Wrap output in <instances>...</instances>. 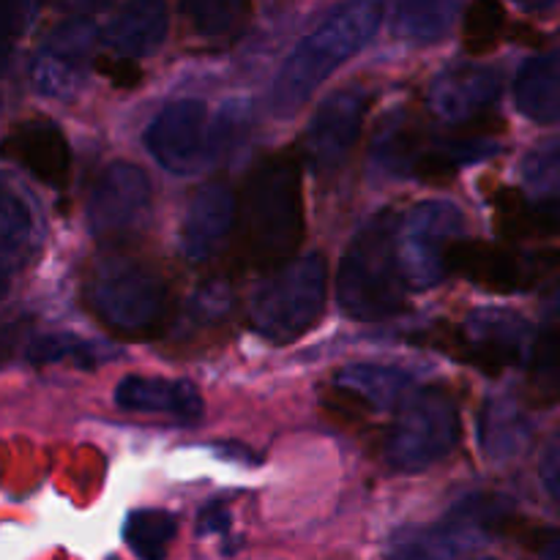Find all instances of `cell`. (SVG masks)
Returning a JSON list of instances; mask_svg holds the SVG:
<instances>
[{"mask_svg": "<svg viewBox=\"0 0 560 560\" xmlns=\"http://www.w3.org/2000/svg\"><path fill=\"white\" fill-rule=\"evenodd\" d=\"M383 5L377 0H350L328 14L299 47L293 49L279 71L271 91V109L277 115H295L306 98L353 58L381 25Z\"/></svg>", "mask_w": 560, "mask_h": 560, "instance_id": "cell-1", "label": "cell"}, {"mask_svg": "<svg viewBox=\"0 0 560 560\" xmlns=\"http://www.w3.org/2000/svg\"><path fill=\"white\" fill-rule=\"evenodd\" d=\"M246 249L257 266H284L304 238V191L293 159L277 156L249 175L238 200Z\"/></svg>", "mask_w": 560, "mask_h": 560, "instance_id": "cell-2", "label": "cell"}, {"mask_svg": "<svg viewBox=\"0 0 560 560\" xmlns=\"http://www.w3.org/2000/svg\"><path fill=\"white\" fill-rule=\"evenodd\" d=\"M397 224L392 211H381L345 249L337 299L353 320L383 323L402 310L408 282L397 260Z\"/></svg>", "mask_w": 560, "mask_h": 560, "instance_id": "cell-3", "label": "cell"}, {"mask_svg": "<svg viewBox=\"0 0 560 560\" xmlns=\"http://www.w3.org/2000/svg\"><path fill=\"white\" fill-rule=\"evenodd\" d=\"M326 257L317 252L293 257L255 290L249 304L252 326L273 345L295 342L312 331L326 312Z\"/></svg>", "mask_w": 560, "mask_h": 560, "instance_id": "cell-4", "label": "cell"}, {"mask_svg": "<svg viewBox=\"0 0 560 560\" xmlns=\"http://www.w3.org/2000/svg\"><path fill=\"white\" fill-rule=\"evenodd\" d=\"M509 498L474 492L430 525H408L388 539V560H457L479 550L506 523Z\"/></svg>", "mask_w": 560, "mask_h": 560, "instance_id": "cell-5", "label": "cell"}, {"mask_svg": "<svg viewBox=\"0 0 560 560\" xmlns=\"http://www.w3.org/2000/svg\"><path fill=\"white\" fill-rule=\"evenodd\" d=\"M93 315L118 334H145L167 310L162 277L137 260L109 257L93 268L85 288Z\"/></svg>", "mask_w": 560, "mask_h": 560, "instance_id": "cell-6", "label": "cell"}, {"mask_svg": "<svg viewBox=\"0 0 560 560\" xmlns=\"http://www.w3.org/2000/svg\"><path fill=\"white\" fill-rule=\"evenodd\" d=\"M459 443V408L448 388L432 386L416 394L394 421L386 459L394 470L419 474L443 463Z\"/></svg>", "mask_w": 560, "mask_h": 560, "instance_id": "cell-7", "label": "cell"}, {"mask_svg": "<svg viewBox=\"0 0 560 560\" xmlns=\"http://www.w3.org/2000/svg\"><path fill=\"white\" fill-rule=\"evenodd\" d=\"M465 217L446 200L419 202L397 224V260L408 288H435L446 279L448 249L459 241Z\"/></svg>", "mask_w": 560, "mask_h": 560, "instance_id": "cell-8", "label": "cell"}, {"mask_svg": "<svg viewBox=\"0 0 560 560\" xmlns=\"http://www.w3.org/2000/svg\"><path fill=\"white\" fill-rule=\"evenodd\" d=\"M448 271L470 279L490 293H517L560 271V252H514L487 241L459 238L448 249Z\"/></svg>", "mask_w": 560, "mask_h": 560, "instance_id": "cell-9", "label": "cell"}, {"mask_svg": "<svg viewBox=\"0 0 560 560\" xmlns=\"http://www.w3.org/2000/svg\"><path fill=\"white\" fill-rule=\"evenodd\" d=\"M145 148L173 175H195L217 159L208 109L197 98L167 104L145 129Z\"/></svg>", "mask_w": 560, "mask_h": 560, "instance_id": "cell-10", "label": "cell"}, {"mask_svg": "<svg viewBox=\"0 0 560 560\" xmlns=\"http://www.w3.org/2000/svg\"><path fill=\"white\" fill-rule=\"evenodd\" d=\"M151 180L131 162H109L88 195V228L96 238H120L145 222L151 208Z\"/></svg>", "mask_w": 560, "mask_h": 560, "instance_id": "cell-11", "label": "cell"}, {"mask_svg": "<svg viewBox=\"0 0 560 560\" xmlns=\"http://www.w3.org/2000/svg\"><path fill=\"white\" fill-rule=\"evenodd\" d=\"M366 107H370V96L364 88H345V91H334L315 109L306 126L304 151L317 173L337 170L350 156L364 126Z\"/></svg>", "mask_w": 560, "mask_h": 560, "instance_id": "cell-12", "label": "cell"}, {"mask_svg": "<svg viewBox=\"0 0 560 560\" xmlns=\"http://www.w3.org/2000/svg\"><path fill=\"white\" fill-rule=\"evenodd\" d=\"M525 323L501 310H481L465 320L454 337V355L468 364L498 375L509 366L520 364L525 350Z\"/></svg>", "mask_w": 560, "mask_h": 560, "instance_id": "cell-13", "label": "cell"}, {"mask_svg": "<svg viewBox=\"0 0 560 560\" xmlns=\"http://www.w3.org/2000/svg\"><path fill=\"white\" fill-rule=\"evenodd\" d=\"M0 153L49 189L69 184L71 148L52 120L33 118L16 124L0 142Z\"/></svg>", "mask_w": 560, "mask_h": 560, "instance_id": "cell-14", "label": "cell"}, {"mask_svg": "<svg viewBox=\"0 0 560 560\" xmlns=\"http://www.w3.org/2000/svg\"><path fill=\"white\" fill-rule=\"evenodd\" d=\"M238 217L233 186L208 180L191 195L180 222V249L191 262H202L222 246Z\"/></svg>", "mask_w": 560, "mask_h": 560, "instance_id": "cell-15", "label": "cell"}, {"mask_svg": "<svg viewBox=\"0 0 560 560\" xmlns=\"http://www.w3.org/2000/svg\"><path fill=\"white\" fill-rule=\"evenodd\" d=\"M501 93L498 71L485 66H452L430 88V107L446 124H465L485 113Z\"/></svg>", "mask_w": 560, "mask_h": 560, "instance_id": "cell-16", "label": "cell"}, {"mask_svg": "<svg viewBox=\"0 0 560 560\" xmlns=\"http://www.w3.org/2000/svg\"><path fill=\"white\" fill-rule=\"evenodd\" d=\"M115 402L126 413L167 416L184 424H191L202 416V397L195 383L170 381V377H124L115 388Z\"/></svg>", "mask_w": 560, "mask_h": 560, "instance_id": "cell-17", "label": "cell"}, {"mask_svg": "<svg viewBox=\"0 0 560 560\" xmlns=\"http://www.w3.org/2000/svg\"><path fill=\"white\" fill-rule=\"evenodd\" d=\"M91 44L93 33L88 25L66 27L58 38H52V44L44 49L42 58L36 60V69H33L38 91L55 98L74 96L82 85Z\"/></svg>", "mask_w": 560, "mask_h": 560, "instance_id": "cell-18", "label": "cell"}, {"mask_svg": "<svg viewBox=\"0 0 560 560\" xmlns=\"http://www.w3.org/2000/svg\"><path fill=\"white\" fill-rule=\"evenodd\" d=\"M42 244V219L36 206L14 178L0 173V260L11 268L36 255Z\"/></svg>", "mask_w": 560, "mask_h": 560, "instance_id": "cell-19", "label": "cell"}, {"mask_svg": "<svg viewBox=\"0 0 560 560\" xmlns=\"http://www.w3.org/2000/svg\"><path fill=\"white\" fill-rule=\"evenodd\" d=\"M170 14L164 0H129L107 31L109 47L124 58H140L159 49L167 36Z\"/></svg>", "mask_w": 560, "mask_h": 560, "instance_id": "cell-20", "label": "cell"}, {"mask_svg": "<svg viewBox=\"0 0 560 560\" xmlns=\"http://www.w3.org/2000/svg\"><path fill=\"white\" fill-rule=\"evenodd\" d=\"M334 386L342 397L353 399L361 408L394 410L413 386V377L399 366L353 364L339 370Z\"/></svg>", "mask_w": 560, "mask_h": 560, "instance_id": "cell-21", "label": "cell"}, {"mask_svg": "<svg viewBox=\"0 0 560 560\" xmlns=\"http://www.w3.org/2000/svg\"><path fill=\"white\" fill-rule=\"evenodd\" d=\"M517 109L534 124L550 126L560 120V55L547 52L525 60L514 82Z\"/></svg>", "mask_w": 560, "mask_h": 560, "instance_id": "cell-22", "label": "cell"}, {"mask_svg": "<svg viewBox=\"0 0 560 560\" xmlns=\"http://www.w3.org/2000/svg\"><path fill=\"white\" fill-rule=\"evenodd\" d=\"M463 0H402L394 14V33L405 42L430 44L446 36Z\"/></svg>", "mask_w": 560, "mask_h": 560, "instance_id": "cell-23", "label": "cell"}, {"mask_svg": "<svg viewBox=\"0 0 560 560\" xmlns=\"http://www.w3.org/2000/svg\"><path fill=\"white\" fill-rule=\"evenodd\" d=\"M178 534V520L162 509H137L124 523V541L137 560H164Z\"/></svg>", "mask_w": 560, "mask_h": 560, "instance_id": "cell-24", "label": "cell"}, {"mask_svg": "<svg viewBox=\"0 0 560 560\" xmlns=\"http://www.w3.org/2000/svg\"><path fill=\"white\" fill-rule=\"evenodd\" d=\"M490 153H495V142L490 140H468V137L441 140L421 151L413 175L427 180V184H441V180L452 178L463 164L479 162V159H487Z\"/></svg>", "mask_w": 560, "mask_h": 560, "instance_id": "cell-25", "label": "cell"}, {"mask_svg": "<svg viewBox=\"0 0 560 560\" xmlns=\"http://www.w3.org/2000/svg\"><path fill=\"white\" fill-rule=\"evenodd\" d=\"M498 228L512 238L525 235H560V197L528 206L514 191L498 197Z\"/></svg>", "mask_w": 560, "mask_h": 560, "instance_id": "cell-26", "label": "cell"}, {"mask_svg": "<svg viewBox=\"0 0 560 560\" xmlns=\"http://www.w3.org/2000/svg\"><path fill=\"white\" fill-rule=\"evenodd\" d=\"M528 386L539 405L560 402V320H547L530 345Z\"/></svg>", "mask_w": 560, "mask_h": 560, "instance_id": "cell-27", "label": "cell"}, {"mask_svg": "<svg viewBox=\"0 0 560 560\" xmlns=\"http://www.w3.org/2000/svg\"><path fill=\"white\" fill-rule=\"evenodd\" d=\"M424 148L419 126L397 115V118H388L377 135L375 162L394 175H413L416 162H419Z\"/></svg>", "mask_w": 560, "mask_h": 560, "instance_id": "cell-28", "label": "cell"}, {"mask_svg": "<svg viewBox=\"0 0 560 560\" xmlns=\"http://www.w3.org/2000/svg\"><path fill=\"white\" fill-rule=\"evenodd\" d=\"M506 25L501 0H474L463 16V44L470 55H487L498 47Z\"/></svg>", "mask_w": 560, "mask_h": 560, "instance_id": "cell-29", "label": "cell"}, {"mask_svg": "<svg viewBox=\"0 0 560 560\" xmlns=\"http://www.w3.org/2000/svg\"><path fill=\"white\" fill-rule=\"evenodd\" d=\"M25 361L33 366L49 364H77L93 366L96 364V348L74 334H44V337L31 339L25 345Z\"/></svg>", "mask_w": 560, "mask_h": 560, "instance_id": "cell-30", "label": "cell"}, {"mask_svg": "<svg viewBox=\"0 0 560 560\" xmlns=\"http://www.w3.org/2000/svg\"><path fill=\"white\" fill-rule=\"evenodd\" d=\"M525 438V427L520 421L517 410L506 402L487 405L485 419H481V446L490 459H506L520 448Z\"/></svg>", "mask_w": 560, "mask_h": 560, "instance_id": "cell-31", "label": "cell"}, {"mask_svg": "<svg viewBox=\"0 0 560 560\" xmlns=\"http://www.w3.org/2000/svg\"><path fill=\"white\" fill-rule=\"evenodd\" d=\"M246 0H184V11L202 36H222L238 25Z\"/></svg>", "mask_w": 560, "mask_h": 560, "instance_id": "cell-32", "label": "cell"}, {"mask_svg": "<svg viewBox=\"0 0 560 560\" xmlns=\"http://www.w3.org/2000/svg\"><path fill=\"white\" fill-rule=\"evenodd\" d=\"M96 71L118 88H135L142 80L140 66L124 55H107V58L102 55V58H96Z\"/></svg>", "mask_w": 560, "mask_h": 560, "instance_id": "cell-33", "label": "cell"}, {"mask_svg": "<svg viewBox=\"0 0 560 560\" xmlns=\"http://www.w3.org/2000/svg\"><path fill=\"white\" fill-rule=\"evenodd\" d=\"M525 175L541 186H550L552 180L560 178V148H536L525 164Z\"/></svg>", "mask_w": 560, "mask_h": 560, "instance_id": "cell-34", "label": "cell"}, {"mask_svg": "<svg viewBox=\"0 0 560 560\" xmlns=\"http://www.w3.org/2000/svg\"><path fill=\"white\" fill-rule=\"evenodd\" d=\"M539 476L547 495H550L552 501H560V430L547 441L545 452H541Z\"/></svg>", "mask_w": 560, "mask_h": 560, "instance_id": "cell-35", "label": "cell"}, {"mask_svg": "<svg viewBox=\"0 0 560 560\" xmlns=\"http://www.w3.org/2000/svg\"><path fill=\"white\" fill-rule=\"evenodd\" d=\"M230 525V512L224 503H211V506L202 512L200 517V530L202 534H224Z\"/></svg>", "mask_w": 560, "mask_h": 560, "instance_id": "cell-36", "label": "cell"}, {"mask_svg": "<svg viewBox=\"0 0 560 560\" xmlns=\"http://www.w3.org/2000/svg\"><path fill=\"white\" fill-rule=\"evenodd\" d=\"M534 547L541 560H560V530H541Z\"/></svg>", "mask_w": 560, "mask_h": 560, "instance_id": "cell-37", "label": "cell"}, {"mask_svg": "<svg viewBox=\"0 0 560 560\" xmlns=\"http://www.w3.org/2000/svg\"><path fill=\"white\" fill-rule=\"evenodd\" d=\"M16 331H20V328H16V323H9L5 328H0V361H3L5 355L11 353V348L16 345Z\"/></svg>", "mask_w": 560, "mask_h": 560, "instance_id": "cell-38", "label": "cell"}, {"mask_svg": "<svg viewBox=\"0 0 560 560\" xmlns=\"http://www.w3.org/2000/svg\"><path fill=\"white\" fill-rule=\"evenodd\" d=\"M545 315H547V320H560V284L547 293Z\"/></svg>", "mask_w": 560, "mask_h": 560, "instance_id": "cell-39", "label": "cell"}, {"mask_svg": "<svg viewBox=\"0 0 560 560\" xmlns=\"http://www.w3.org/2000/svg\"><path fill=\"white\" fill-rule=\"evenodd\" d=\"M11 273H14V268H11L5 260H0V299H3V295L9 293V288H11Z\"/></svg>", "mask_w": 560, "mask_h": 560, "instance_id": "cell-40", "label": "cell"}, {"mask_svg": "<svg viewBox=\"0 0 560 560\" xmlns=\"http://www.w3.org/2000/svg\"><path fill=\"white\" fill-rule=\"evenodd\" d=\"M66 3L77 11H96V9H102L104 3H109V0H66Z\"/></svg>", "mask_w": 560, "mask_h": 560, "instance_id": "cell-41", "label": "cell"}, {"mask_svg": "<svg viewBox=\"0 0 560 560\" xmlns=\"http://www.w3.org/2000/svg\"><path fill=\"white\" fill-rule=\"evenodd\" d=\"M517 3L528 11H545V9H550L556 0H517Z\"/></svg>", "mask_w": 560, "mask_h": 560, "instance_id": "cell-42", "label": "cell"}, {"mask_svg": "<svg viewBox=\"0 0 560 560\" xmlns=\"http://www.w3.org/2000/svg\"><path fill=\"white\" fill-rule=\"evenodd\" d=\"M481 560H492V558H481Z\"/></svg>", "mask_w": 560, "mask_h": 560, "instance_id": "cell-43", "label": "cell"}]
</instances>
